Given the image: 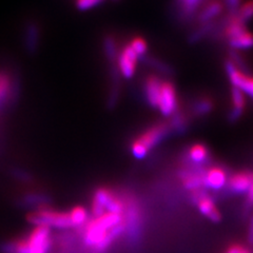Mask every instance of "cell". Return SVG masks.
Returning a JSON list of instances; mask_svg holds the SVG:
<instances>
[{
	"label": "cell",
	"instance_id": "6da1fadb",
	"mask_svg": "<svg viewBox=\"0 0 253 253\" xmlns=\"http://www.w3.org/2000/svg\"><path fill=\"white\" fill-rule=\"evenodd\" d=\"M123 215L105 213L89 224L84 234V242L97 251L106 250L116 236L124 230Z\"/></svg>",
	"mask_w": 253,
	"mask_h": 253
},
{
	"label": "cell",
	"instance_id": "7a4b0ae2",
	"mask_svg": "<svg viewBox=\"0 0 253 253\" xmlns=\"http://www.w3.org/2000/svg\"><path fill=\"white\" fill-rule=\"evenodd\" d=\"M51 247V231L46 226H36L26 237L1 245L3 253H47Z\"/></svg>",
	"mask_w": 253,
	"mask_h": 253
},
{
	"label": "cell",
	"instance_id": "3957f363",
	"mask_svg": "<svg viewBox=\"0 0 253 253\" xmlns=\"http://www.w3.org/2000/svg\"><path fill=\"white\" fill-rule=\"evenodd\" d=\"M171 130L169 123H161L154 125L151 128L146 130L141 135L133 141L131 146L132 154L136 158H144L150 149L161 142L166 136L168 135Z\"/></svg>",
	"mask_w": 253,
	"mask_h": 253
},
{
	"label": "cell",
	"instance_id": "277c9868",
	"mask_svg": "<svg viewBox=\"0 0 253 253\" xmlns=\"http://www.w3.org/2000/svg\"><path fill=\"white\" fill-rule=\"evenodd\" d=\"M28 220L35 226H46L54 228H69L72 227L69 213L56 212L44 207H41L39 210L33 211L28 214Z\"/></svg>",
	"mask_w": 253,
	"mask_h": 253
},
{
	"label": "cell",
	"instance_id": "5b68a950",
	"mask_svg": "<svg viewBox=\"0 0 253 253\" xmlns=\"http://www.w3.org/2000/svg\"><path fill=\"white\" fill-rule=\"evenodd\" d=\"M225 68L229 76V81L234 88H239L253 98V77L244 74L230 59L226 61Z\"/></svg>",
	"mask_w": 253,
	"mask_h": 253
},
{
	"label": "cell",
	"instance_id": "8992f818",
	"mask_svg": "<svg viewBox=\"0 0 253 253\" xmlns=\"http://www.w3.org/2000/svg\"><path fill=\"white\" fill-rule=\"evenodd\" d=\"M177 96L174 84L170 82H163L158 110L164 116H170L176 112Z\"/></svg>",
	"mask_w": 253,
	"mask_h": 253
},
{
	"label": "cell",
	"instance_id": "52a82bcc",
	"mask_svg": "<svg viewBox=\"0 0 253 253\" xmlns=\"http://www.w3.org/2000/svg\"><path fill=\"white\" fill-rule=\"evenodd\" d=\"M138 56L134 50L129 45H126L121 51L117 57L118 70L125 78H131L136 71V63Z\"/></svg>",
	"mask_w": 253,
	"mask_h": 253
},
{
	"label": "cell",
	"instance_id": "ba28073f",
	"mask_svg": "<svg viewBox=\"0 0 253 253\" xmlns=\"http://www.w3.org/2000/svg\"><path fill=\"white\" fill-rule=\"evenodd\" d=\"M194 201L197 203V207H199L200 211L203 213L205 216H207L209 219H211L214 223L220 220L221 215L217 208L215 207L214 203L210 199L207 194H202L196 190L194 191Z\"/></svg>",
	"mask_w": 253,
	"mask_h": 253
},
{
	"label": "cell",
	"instance_id": "9c48e42d",
	"mask_svg": "<svg viewBox=\"0 0 253 253\" xmlns=\"http://www.w3.org/2000/svg\"><path fill=\"white\" fill-rule=\"evenodd\" d=\"M162 84H163V81H161V78L155 75H150L146 79V83H145L146 98L149 102V105L153 108L158 109V105H160Z\"/></svg>",
	"mask_w": 253,
	"mask_h": 253
},
{
	"label": "cell",
	"instance_id": "30bf717a",
	"mask_svg": "<svg viewBox=\"0 0 253 253\" xmlns=\"http://www.w3.org/2000/svg\"><path fill=\"white\" fill-rule=\"evenodd\" d=\"M253 183V173L250 172H239L234 174L228 180L229 189L233 193L243 194L247 193L250 186Z\"/></svg>",
	"mask_w": 253,
	"mask_h": 253
},
{
	"label": "cell",
	"instance_id": "8fae6325",
	"mask_svg": "<svg viewBox=\"0 0 253 253\" xmlns=\"http://www.w3.org/2000/svg\"><path fill=\"white\" fill-rule=\"evenodd\" d=\"M227 184V173L219 167H213L204 174V186L219 190Z\"/></svg>",
	"mask_w": 253,
	"mask_h": 253
},
{
	"label": "cell",
	"instance_id": "7c38bea8",
	"mask_svg": "<svg viewBox=\"0 0 253 253\" xmlns=\"http://www.w3.org/2000/svg\"><path fill=\"white\" fill-rule=\"evenodd\" d=\"M114 194L110 191L109 189L106 188H99L96 192H95L93 205H92V212L95 217H99L102 214H105V211L107 208V205L112 199Z\"/></svg>",
	"mask_w": 253,
	"mask_h": 253
},
{
	"label": "cell",
	"instance_id": "4fadbf2b",
	"mask_svg": "<svg viewBox=\"0 0 253 253\" xmlns=\"http://www.w3.org/2000/svg\"><path fill=\"white\" fill-rule=\"evenodd\" d=\"M231 99H232V110L229 114V120L231 122H236L243 115L245 107H246V98L245 94L239 88L231 89Z\"/></svg>",
	"mask_w": 253,
	"mask_h": 253
},
{
	"label": "cell",
	"instance_id": "5bb4252c",
	"mask_svg": "<svg viewBox=\"0 0 253 253\" xmlns=\"http://www.w3.org/2000/svg\"><path fill=\"white\" fill-rule=\"evenodd\" d=\"M229 44L236 50H246L253 47V33L249 31L244 32L241 35L229 39Z\"/></svg>",
	"mask_w": 253,
	"mask_h": 253
},
{
	"label": "cell",
	"instance_id": "9a60e30c",
	"mask_svg": "<svg viewBox=\"0 0 253 253\" xmlns=\"http://www.w3.org/2000/svg\"><path fill=\"white\" fill-rule=\"evenodd\" d=\"M223 11V3L219 0H212L207 5L204 7L200 15V21L201 22H208L215 16L219 15Z\"/></svg>",
	"mask_w": 253,
	"mask_h": 253
},
{
	"label": "cell",
	"instance_id": "2e32d148",
	"mask_svg": "<svg viewBox=\"0 0 253 253\" xmlns=\"http://www.w3.org/2000/svg\"><path fill=\"white\" fill-rule=\"evenodd\" d=\"M246 31L247 29L246 26H245V22H243L235 14L233 17L228 21V25L226 26L225 29V35L228 37V39H232Z\"/></svg>",
	"mask_w": 253,
	"mask_h": 253
},
{
	"label": "cell",
	"instance_id": "e0dca14e",
	"mask_svg": "<svg viewBox=\"0 0 253 253\" xmlns=\"http://www.w3.org/2000/svg\"><path fill=\"white\" fill-rule=\"evenodd\" d=\"M26 46L30 52H35L39 42V30L35 23H29L26 27Z\"/></svg>",
	"mask_w": 253,
	"mask_h": 253
},
{
	"label": "cell",
	"instance_id": "ac0fdd59",
	"mask_svg": "<svg viewBox=\"0 0 253 253\" xmlns=\"http://www.w3.org/2000/svg\"><path fill=\"white\" fill-rule=\"evenodd\" d=\"M183 179L185 187L190 190H194V191L204 185V174L202 173L186 172Z\"/></svg>",
	"mask_w": 253,
	"mask_h": 253
},
{
	"label": "cell",
	"instance_id": "d6986e66",
	"mask_svg": "<svg viewBox=\"0 0 253 253\" xmlns=\"http://www.w3.org/2000/svg\"><path fill=\"white\" fill-rule=\"evenodd\" d=\"M188 155L192 162L203 163L208 158V149L202 144H196L189 149Z\"/></svg>",
	"mask_w": 253,
	"mask_h": 253
},
{
	"label": "cell",
	"instance_id": "ffe728a7",
	"mask_svg": "<svg viewBox=\"0 0 253 253\" xmlns=\"http://www.w3.org/2000/svg\"><path fill=\"white\" fill-rule=\"evenodd\" d=\"M213 109V101L209 97H201L194 102L193 112L197 116L208 114Z\"/></svg>",
	"mask_w": 253,
	"mask_h": 253
},
{
	"label": "cell",
	"instance_id": "44dd1931",
	"mask_svg": "<svg viewBox=\"0 0 253 253\" xmlns=\"http://www.w3.org/2000/svg\"><path fill=\"white\" fill-rule=\"evenodd\" d=\"M69 215L72 226H82L85 223L86 217H88V213H86V210L83 207H75L69 213Z\"/></svg>",
	"mask_w": 253,
	"mask_h": 253
},
{
	"label": "cell",
	"instance_id": "7402d4cb",
	"mask_svg": "<svg viewBox=\"0 0 253 253\" xmlns=\"http://www.w3.org/2000/svg\"><path fill=\"white\" fill-rule=\"evenodd\" d=\"M235 14L243 22L246 23V21L253 17V0H249V1L245 2L243 5H241L239 11Z\"/></svg>",
	"mask_w": 253,
	"mask_h": 253
},
{
	"label": "cell",
	"instance_id": "603a6c76",
	"mask_svg": "<svg viewBox=\"0 0 253 253\" xmlns=\"http://www.w3.org/2000/svg\"><path fill=\"white\" fill-rule=\"evenodd\" d=\"M130 46L137 54L138 57H144V55L147 52V42L144 38L135 37L132 39Z\"/></svg>",
	"mask_w": 253,
	"mask_h": 253
},
{
	"label": "cell",
	"instance_id": "cb8c5ba5",
	"mask_svg": "<svg viewBox=\"0 0 253 253\" xmlns=\"http://www.w3.org/2000/svg\"><path fill=\"white\" fill-rule=\"evenodd\" d=\"M11 90L10 78L6 75L0 73V101L5 99Z\"/></svg>",
	"mask_w": 253,
	"mask_h": 253
},
{
	"label": "cell",
	"instance_id": "d4e9b609",
	"mask_svg": "<svg viewBox=\"0 0 253 253\" xmlns=\"http://www.w3.org/2000/svg\"><path fill=\"white\" fill-rule=\"evenodd\" d=\"M46 197H44L43 195L41 194H29L26 195L23 197V204L26 205H30V206H33V205H41L42 207V204L46 202Z\"/></svg>",
	"mask_w": 253,
	"mask_h": 253
},
{
	"label": "cell",
	"instance_id": "484cf974",
	"mask_svg": "<svg viewBox=\"0 0 253 253\" xmlns=\"http://www.w3.org/2000/svg\"><path fill=\"white\" fill-rule=\"evenodd\" d=\"M170 126H171V129H175L177 131H184L186 126V118L181 114L177 113L173 117V120L170 123Z\"/></svg>",
	"mask_w": 253,
	"mask_h": 253
},
{
	"label": "cell",
	"instance_id": "4316f807",
	"mask_svg": "<svg viewBox=\"0 0 253 253\" xmlns=\"http://www.w3.org/2000/svg\"><path fill=\"white\" fill-rule=\"evenodd\" d=\"M101 1H102V0H77L76 6L78 7L79 10L85 11V10L92 9V7H94V6H96Z\"/></svg>",
	"mask_w": 253,
	"mask_h": 253
},
{
	"label": "cell",
	"instance_id": "83f0119b",
	"mask_svg": "<svg viewBox=\"0 0 253 253\" xmlns=\"http://www.w3.org/2000/svg\"><path fill=\"white\" fill-rule=\"evenodd\" d=\"M186 13H192L195 7L200 4L201 0H181Z\"/></svg>",
	"mask_w": 253,
	"mask_h": 253
},
{
	"label": "cell",
	"instance_id": "f1b7e54d",
	"mask_svg": "<svg viewBox=\"0 0 253 253\" xmlns=\"http://www.w3.org/2000/svg\"><path fill=\"white\" fill-rule=\"evenodd\" d=\"M241 1H242V0H226V3H227L228 9L230 10L231 12L235 13V12L239 11V9H240Z\"/></svg>",
	"mask_w": 253,
	"mask_h": 253
},
{
	"label": "cell",
	"instance_id": "f546056e",
	"mask_svg": "<svg viewBox=\"0 0 253 253\" xmlns=\"http://www.w3.org/2000/svg\"><path fill=\"white\" fill-rule=\"evenodd\" d=\"M247 240H248V243L251 245V246H253V216L251 217V219H250V223H249Z\"/></svg>",
	"mask_w": 253,
	"mask_h": 253
},
{
	"label": "cell",
	"instance_id": "4dcf8cb0",
	"mask_svg": "<svg viewBox=\"0 0 253 253\" xmlns=\"http://www.w3.org/2000/svg\"><path fill=\"white\" fill-rule=\"evenodd\" d=\"M244 250V247L241 245H232V246L229 247L226 251V253H242Z\"/></svg>",
	"mask_w": 253,
	"mask_h": 253
},
{
	"label": "cell",
	"instance_id": "1f68e13d",
	"mask_svg": "<svg viewBox=\"0 0 253 253\" xmlns=\"http://www.w3.org/2000/svg\"><path fill=\"white\" fill-rule=\"evenodd\" d=\"M247 203L250 205V206H253V183L252 185L250 186L248 192H247Z\"/></svg>",
	"mask_w": 253,
	"mask_h": 253
},
{
	"label": "cell",
	"instance_id": "d6a6232c",
	"mask_svg": "<svg viewBox=\"0 0 253 253\" xmlns=\"http://www.w3.org/2000/svg\"><path fill=\"white\" fill-rule=\"evenodd\" d=\"M242 253H251V252H250L248 249H245V248H244V250H243Z\"/></svg>",
	"mask_w": 253,
	"mask_h": 253
}]
</instances>
